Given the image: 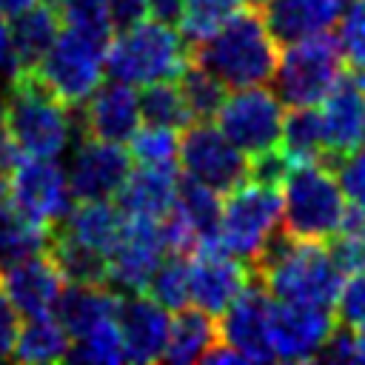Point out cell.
Segmentation results:
<instances>
[{"label": "cell", "mask_w": 365, "mask_h": 365, "mask_svg": "<svg viewBox=\"0 0 365 365\" xmlns=\"http://www.w3.org/2000/svg\"><path fill=\"white\" fill-rule=\"evenodd\" d=\"M254 271L259 274V285L271 299L331 311L348 277L328 242L294 240L282 231L265 245L254 262Z\"/></svg>", "instance_id": "cell-1"}, {"label": "cell", "mask_w": 365, "mask_h": 365, "mask_svg": "<svg viewBox=\"0 0 365 365\" xmlns=\"http://www.w3.org/2000/svg\"><path fill=\"white\" fill-rule=\"evenodd\" d=\"M191 60L208 68L225 88L265 86L279 60V43L259 9L242 6L211 37L191 46Z\"/></svg>", "instance_id": "cell-2"}, {"label": "cell", "mask_w": 365, "mask_h": 365, "mask_svg": "<svg viewBox=\"0 0 365 365\" xmlns=\"http://www.w3.org/2000/svg\"><path fill=\"white\" fill-rule=\"evenodd\" d=\"M282 197V234L294 240L331 242L351 208L328 160L291 163L279 182Z\"/></svg>", "instance_id": "cell-3"}, {"label": "cell", "mask_w": 365, "mask_h": 365, "mask_svg": "<svg viewBox=\"0 0 365 365\" xmlns=\"http://www.w3.org/2000/svg\"><path fill=\"white\" fill-rule=\"evenodd\" d=\"M3 125L17 140L26 157L57 160L71 140L74 120L68 106L54 97L34 68H17L9 80V97L3 103Z\"/></svg>", "instance_id": "cell-4"}, {"label": "cell", "mask_w": 365, "mask_h": 365, "mask_svg": "<svg viewBox=\"0 0 365 365\" xmlns=\"http://www.w3.org/2000/svg\"><path fill=\"white\" fill-rule=\"evenodd\" d=\"M188 63V40L163 20H143L125 31H117L106 46V68L111 80L128 86L177 80Z\"/></svg>", "instance_id": "cell-5"}, {"label": "cell", "mask_w": 365, "mask_h": 365, "mask_svg": "<svg viewBox=\"0 0 365 365\" xmlns=\"http://www.w3.org/2000/svg\"><path fill=\"white\" fill-rule=\"evenodd\" d=\"M279 231H282V197L277 185L242 180L225 194L220 205L217 242L228 254L240 257L254 268L265 245Z\"/></svg>", "instance_id": "cell-6"}, {"label": "cell", "mask_w": 365, "mask_h": 365, "mask_svg": "<svg viewBox=\"0 0 365 365\" xmlns=\"http://www.w3.org/2000/svg\"><path fill=\"white\" fill-rule=\"evenodd\" d=\"M345 71V57L336 34L322 31L285 43L274 68V94L285 108L319 106V100L334 88Z\"/></svg>", "instance_id": "cell-7"}, {"label": "cell", "mask_w": 365, "mask_h": 365, "mask_svg": "<svg viewBox=\"0 0 365 365\" xmlns=\"http://www.w3.org/2000/svg\"><path fill=\"white\" fill-rule=\"evenodd\" d=\"M106 46L108 40L88 37L74 29H63L43 60L34 66L40 83L60 97L68 108L88 100V94L103 83L106 74Z\"/></svg>", "instance_id": "cell-8"}, {"label": "cell", "mask_w": 365, "mask_h": 365, "mask_svg": "<svg viewBox=\"0 0 365 365\" xmlns=\"http://www.w3.org/2000/svg\"><path fill=\"white\" fill-rule=\"evenodd\" d=\"M282 117H285V106L274 94V88L245 86V88H228L214 120L220 131L240 151L254 157L259 151L279 145Z\"/></svg>", "instance_id": "cell-9"}, {"label": "cell", "mask_w": 365, "mask_h": 365, "mask_svg": "<svg viewBox=\"0 0 365 365\" xmlns=\"http://www.w3.org/2000/svg\"><path fill=\"white\" fill-rule=\"evenodd\" d=\"M177 160L185 177L214 188L217 194H228L234 185L248 180V154L240 151L211 120H197L182 128Z\"/></svg>", "instance_id": "cell-10"}, {"label": "cell", "mask_w": 365, "mask_h": 365, "mask_svg": "<svg viewBox=\"0 0 365 365\" xmlns=\"http://www.w3.org/2000/svg\"><path fill=\"white\" fill-rule=\"evenodd\" d=\"M254 279V268L228 254L217 240L200 242L188 259V297L197 308L220 317Z\"/></svg>", "instance_id": "cell-11"}, {"label": "cell", "mask_w": 365, "mask_h": 365, "mask_svg": "<svg viewBox=\"0 0 365 365\" xmlns=\"http://www.w3.org/2000/svg\"><path fill=\"white\" fill-rule=\"evenodd\" d=\"M11 205L43 225H60L74 205L68 174L51 157H23L20 165L6 177Z\"/></svg>", "instance_id": "cell-12"}, {"label": "cell", "mask_w": 365, "mask_h": 365, "mask_svg": "<svg viewBox=\"0 0 365 365\" xmlns=\"http://www.w3.org/2000/svg\"><path fill=\"white\" fill-rule=\"evenodd\" d=\"M271 302L268 291L251 279L217 317V342L228 345L242 362H271Z\"/></svg>", "instance_id": "cell-13"}, {"label": "cell", "mask_w": 365, "mask_h": 365, "mask_svg": "<svg viewBox=\"0 0 365 365\" xmlns=\"http://www.w3.org/2000/svg\"><path fill=\"white\" fill-rule=\"evenodd\" d=\"M336 325L331 308L271 302V351L279 362H311L319 359L325 339Z\"/></svg>", "instance_id": "cell-14"}, {"label": "cell", "mask_w": 365, "mask_h": 365, "mask_svg": "<svg viewBox=\"0 0 365 365\" xmlns=\"http://www.w3.org/2000/svg\"><path fill=\"white\" fill-rule=\"evenodd\" d=\"M165 257L160 220L125 217L117 242L108 251V282L128 294H143L148 277Z\"/></svg>", "instance_id": "cell-15"}, {"label": "cell", "mask_w": 365, "mask_h": 365, "mask_svg": "<svg viewBox=\"0 0 365 365\" xmlns=\"http://www.w3.org/2000/svg\"><path fill=\"white\" fill-rule=\"evenodd\" d=\"M131 171V154L123 143L97 137L80 140L68 165V188L74 200H111Z\"/></svg>", "instance_id": "cell-16"}, {"label": "cell", "mask_w": 365, "mask_h": 365, "mask_svg": "<svg viewBox=\"0 0 365 365\" xmlns=\"http://www.w3.org/2000/svg\"><path fill=\"white\" fill-rule=\"evenodd\" d=\"M317 111L325 137V160H336L359 148L365 123V74L345 66L334 88L319 100Z\"/></svg>", "instance_id": "cell-17"}, {"label": "cell", "mask_w": 365, "mask_h": 365, "mask_svg": "<svg viewBox=\"0 0 365 365\" xmlns=\"http://www.w3.org/2000/svg\"><path fill=\"white\" fill-rule=\"evenodd\" d=\"M83 114H80V128L86 137H97V140H108V143H128L131 134L143 125L140 117V94L134 91V86L111 80V83H100L88 100L80 103Z\"/></svg>", "instance_id": "cell-18"}, {"label": "cell", "mask_w": 365, "mask_h": 365, "mask_svg": "<svg viewBox=\"0 0 365 365\" xmlns=\"http://www.w3.org/2000/svg\"><path fill=\"white\" fill-rule=\"evenodd\" d=\"M63 285L66 282L46 251L0 268V288L11 299V305L20 311V317L54 314Z\"/></svg>", "instance_id": "cell-19"}, {"label": "cell", "mask_w": 365, "mask_h": 365, "mask_svg": "<svg viewBox=\"0 0 365 365\" xmlns=\"http://www.w3.org/2000/svg\"><path fill=\"white\" fill-rule=\"evenodd\" d=\"M168 311L154 302L148 294L120 297L117 305V328L123 336V354L131 362H154L163 359L168 342Z\"/></svg>", "instance_id": "cell-20"}, {"label": "cell", "mask_w": 365, "mask_h": 365, "mask_svg": "<svg viewBox=\"0 0 365 365\" xmlns=\"http://www.w3.org/2000/svg\"><path fill=\"white\" fill-rule=\"evenodd\" d=\"M351 0H268L259 11L279 46L334 31Z\"/></svg>", "instance_id": "cell-21"}, {"label": "cell", "mask_w": 365, "mask_h": 365, "mask_svg": "<svg viewBox=\"0 0 365 365\" xmlns=\"http://www.w3.org/2000/svg\"><path fill=\"white\" fill-rule=\"evenodd\" d=\"M177 185H180L177 163H168V165L137 163V168L128 171L125 182L114 194L117 197V208L123 211V217L163 220L174 205Z\"/></svg>", "instance_id": "cell-22"}, {"label": "cell", "mask_w": 365, "mask_h": 365, "mask_svg": "<svg viewBox=\"0 0 365 365\" xmlns=\"http://www.w3.org/2000/svg\"><path fill=\"white\" fill-rule=\"evenodd\" d=\"M117 305H120V297L114 291H108V285H74V282H66L63 294H60V299L54 305V317L68 331V336L77 339L86 331H91L94 325H100L106 319H114L117 317Z\"/></svg>", "instance_id": "cell-23"}, {"label": "cell", "mask_w": 365, "mask_h": 365, "mask_svg": "<svg viewBox=\"0 0 365 365\" xmlns=\"http://www.w3.org/2000/svg\"><path fill=\"white\" fill-rule=\"evenodd\" d=\"M123 211L108 200H74V205L60 222V231L108 257L111 245L123 231Z\"/></svg>", "instance_id": "cell-24"}, {"label": "cell", "mask_w": 365, "mask_h": 365, "mask_svg": "<svg viewBox=\"0 0 365 365\" xmlns=\"http://www.w3.org/2000/svg\"><path fill=\"white\" fill-rule=\"evenodd\" d=\"M177 317L168 322V342L163 359L174 365L202 362V356L217 345V317L205 314L202 308H180Z\"/></svg>", "instance_id": "cell-25"}, {"label": "cell", "mask_w": 365, "mask_h": 365, "mask_svg": "<svg viewBox=\"0 0 365 365\" xmlns=\"http://www.w3.org/2000/svg\"><path fill=\"white\" fill-rule=\"evenodd\" d=\"M46 254L54 262V268L60 271L63 282H74V285H108V257L103 251H94V248L77 242L74 237H68L57 225L51 231V240L46 245Z\"/></svg>", "instance_id": "cell-26"}, {"label": "cell", "mask_w": 365, "mask_h": 365, "mask_svg": "<svg viewBox=\"0 0 365 365\" xmlns=\"http://www.w3.org/2000/svg\"><path fill=\"white\" fill-rule=\"evenodd\" d=\"M11 20H14L11 37H14L17 63H20V68H34L60 34V14L51 3L40 0Z\"/></svg>", "instance_id": "cell-27"}, {"label": "cell", "mask_w": 365, "mask_h": 365, "mask_svg": "<svg viewBox=\"0 0 365 365\" xmlns=\"http://www.w3.org/2000/svg\"><path fill=\"white\" fill-rule=\"evenodd\" d=\"M29 322L20 325L11 359L17 362H60L68 359V348H71V336L68 331L60 325V319L54 314H43V317H26Z\"/></svg>", "instance_id": "cell-28"}, {"label": "cell", "mask_w": 365, "mask_h": 365, "mask_svg": "<svg viewBox=\"0 0 365 365\" xmlns=\"http://www.w3.org/2000/svg\"><path fill=\"white\" fill-rule=\"evenodd\" d=\"M51 231V225L31 220L17 205L0 202V268L46 251Z\"/></svg>", "instance_id": "cell-29"}, {"label": "cell", "mask_w": 365, "mask_h": 365, "mask_svg": "<svg viewBox=\"0 0 365 365\" xmlns=\"http://www.w3.org/2000/svg\"><path fill=\"white\" fill-rule=\"evenodd\" d=\"M279 148L291 163L325 160V137H322L317 106H299V108L285 111L282 131H279Z\"/></svg>", "instance_id": "cell-30"}, {"label": "cell", "mask_w": 365, "mask_h": 365, "mask_svg": "<svg viewBox=\"0 0 365 365\" xmlns=\"http://www.w3.org/2000/svg\"><path fill=\"white\" fill-rule=\"evenodd\" d=\"M220 194L185 174H180V185H177V197H174V208L182 214V220L191 225L197 245L217 240V222H220Z\"/></svg>", "instance_id": "cell-31"}, {"label": "cell", "mask_w": 365, "mask_h": 365, "mask_svg": "<svg viewBox=\"0 0 365 365\" xmlns=\"http://www.w3.org/2000/svg\"><path fill=\"white\" fill-rule=\"evenodd\" d=\"M140 117L143 123L151 125H165V128H177L182 131L191 120L185 100L180 94L177 80H160V83H148L140 91Z\"/></svg>", "instance_id": "cell-32"}, {"label": "cell", "mask_w": 365, "mask_h": 365, "mask_svg": "<svg viewBox=\"0 0 365 365\" xmlns=\"http://www.w3.org/2000/svg\"><path fill=\"white\" fill-rule=\"evenodd\" d=\"M177 80H180V94L185 100V108H188L191 120H214L225 94H228V88L208 68H202L194 60L182 68V74Z\"/></svg>", "instance_id": "cell-33"}, {"label": "cell", "mask_w": 365, "mask_h": 365, "mask_svg": "<svg viewBox=\"0 0 365 365\" xmlns=\"http://www.w3.org/2000/svg\"><path fill=\"white\" fill-rule=\"evenodd\" d=\"M154 302H160L165 311H180L191 305L188 297V259L185 254H165L154 274L145 282V291Z\"/></svg>", "instance_id": "cell-34"}, {"label": "cell", "mask_w": 365, "mask_h": 365, "mask_svg": "<svg viewBox=\"0 0 365 365\" xmlns=\"http://www.w3.org/2000/svg\"><path fill=\"white\" fill-rule=\"evenodd\" d=\"M242 6L245 0H185L182 14L177 20L180 34L188 40V46H197L211 37L222 23H228Z\"/></svg>", "instance_id": "cell-35"}, {"label": "cell", "mask_w": 365, "mask_h": 365, "mask_svg": "<svg viewBox=\"0 0 365 365\" xmlns=\"http://www.w3.org/2000/svg\"><path fill=\"white\" fill-rule=\"evenodd\" d=\"M68 359L77 362H100V365H114L123 362V336L117 328V317L106 319L100 325H94L91 331H86L83 336H77L68 348Z\"/></svg>", "instance_id": "cell-36"}, {"label": "cell", "mask_w": 365, "mask_h": 365, "mask_svg": "<svg viewBox=\"0 0 365 365\" xmlns=\"http://www.w3.org/2000/svg\"><path fill=\"white\" fill-rule=\"evenodd\" d=\"M131 163H145V165H168L177 163V151H180V134L177 128H165V125H140L131 140L125 143Z\"/></svg>", "instance_id": "cell-37"}, {"label": "cell", "mask_w": 365, "mask_h": 365, "mask_svg": "<svg viewBox=\"0 0 365 365\" xmlns=\"http://www.w3.org/2000/svg\"><path fill=\"white\" fill-rule=\"evenodd\" d=\"M54 9L63 29H74L100 40H111L114 34L108 20V0H57Z\"/></svg>", "instance_id": "cell-38"}, {"label": "cell", "mask_w": 365, "mask_h": 365, "mask_svg": "<svg viewBox=\"0 0 365 365\" xmlns=\"http://www.w3.org/2000/svg\"><path fill=\"white\" fill-rule=\"evenodd\" d=\"M336 29H339L336 40H339L345 66L365 74V3L362 0H351L345 14L339 17Z\"/></svg>", "instance_id": "cell-39"}, {"label": "cell", "mask_w": 365, "mask_h": 365, "mask_svg": "<svg viewBox=\"0 0 365 365\" xmlns=\"http://www.w3.org/2000/svg\"><path fill=\"white\" fill-rule=\"evenodd\" d=\"M328 245H331L336 262L345 268V274L365 271V217L351 211L342 231Z\"/></svg>", "instance_id": "cell-40"}, {"label": "cell", "mask_w": 365, "mask_h": 365, "mask_svg": "<svg viewBox=\"0 0 365 365\" xmlns=\"http://www.w3.org/2000/svg\"><path fill=\"white\" fill-rule=\"evenodd\" d=\"M334 174L339 180V188L348 200V208L359 217H365V148H354L334 163Z\"/></svg>", "instance_id": "cell-41"}, {"label": "cell", "mask_w": 365, "mask_h": 365, "mask_svg": "<svg viewBox=\"0 0 365 365\" xmlns=\"http://www.w3.org/2000/svg\"><path fill=\"white\" fill-rule=\"evenodd\" d=\"M334 314H336V322H342L351 331L365 328V271H354L345 277Z\"/></svg>", "instance_id": "cell-42"}, {"label": "cell", "mask_w": 365, "mask_h": 365, "mask_svg": "<svg viewBox=\"0 0 365 365\" xmlns=\"http://www.w3.org/2000/svg\"><path fill=\"white\" fill-rule=\"evenodd\" d=\"M288 168H291V160L282 154L279 145L248 157V180L265 182V185H277L279 188V182H282V177H285Z\"/></svg>", "instance_id": "cell-43"}, {"label": "cell", "mask_w": 365, "mask_h": 365, "mask_svg": "<svg viewBox=\"0 0 365 365\" xmlns=\"http://www.w3.org/2000/svg\"><path fill=\"white\" fill-rule=\"evenodd\" d=\"M148 17V0H108L111 31H125Z\"/></svg>", "instance_id": "cell-44"}, {"label": "cell", "mask_w": 365, "mask_h": 365, "mask_svg": "<svg viewBox=\"0 0 365 365\" xmlns=\"http://www.w3.org/2000/svg\"><path fill=\"white\" fill-rule=\"evenodd\" d=\"M17 334H20V311L0 288V356H11Z\"/></svg>", "instance_id": "cell-45"}, {"label": "cell", "mask_w": 365, "mask_h": 365, "mask_svg": "<svg viewBox=\"0 0 365 365\" xmlns=\"http://www.w3.org/2000/svg\"><path fill=\"white\" fill-rule=\"evenodd\" d=\"M17 68H20V63H17V51H14L11 26L6 23V17H0V77L11 80Z\"/></svg>", "instance_id": "cell-46"}, {"label": "cell", "mask_w": 365, "mask_h": 365, "mask_svg": "<svg viewBox=\"0 0 365 365\" xmlns=\"http://www.w3.org/2000/svg\"><path fill=\"white\" fill-rule=\"evenodd\" d=\"M26 154H23V148L17 145V140L9 134V128L3 125V120H0V174H11L17 165H20V160H23Z\"/></svg>", "instance_id": "cell-47"}, {"label": "cell", "mask_w": 365, "mask_h": 365, "mask_svg": "<svg viewBox=\"0 0 365 365\" xmlns=\"http://www.w3.org/2000/svg\"><path fill=\"white\" fill-rule=\"evenodd\" d=\"M182 3L185 0H148V14L154 20H163V23H177L180 14H182Z\"/></svg>", "instance_id": "cell-48"}, {"label": "cell", "mask_w": 365, "mask_h": 365, "mask_svg": "<svg viewBox=\"0 0 365 365\" xmlns=\"http://www.w3.org/2000/svg\"><path fill=\"white\" fill-rule=\"evenodd\" d=\"M34 3H40V0H0V17H17V14H23L26 9H31Z\"/></svg>", "instance_id": "cell-49"}, {"label": "cell", "mask_w": 365, "mask_h": 365, "mask_svg": "<svg viewBox=\"0 0 365 365\" xmlns=\"http://www.w3.org/2000/svg\"><path fill=\"white\" fill-rule=\"evenodd\" d=\"M354 362L365 365V328L354 331Z\"/></svg>", "instance_id": "cell-50"}, {"label": "cell", "mask_w": 365, "mask_h": 365, "mask_svg": "<svg viewBox=\"0 0 365 365\" xmlns=\"http://www.w3.org/2000/svg\"><path fill=\"white\" fill-rule=\"evenodd\" d=\"M9 197V182H6V174H0V202H6Z\"/></svg>", "instance_id": "cell-51"}, {"label": "cell", "mask_w": 365, "mask_h": 365, "mask_svg": "<svg viewBox=\"0 0 365 365\" xmlns=\"http://www.w3.org/2000/svg\"><path fill=\"white\" fill-rule=\"evenodd\" d=\"M268 0H245V6H251V9H262Z\"/></svg>", "instance_id": "cell-52"}, {"label": "cell", "mask_w": 365, "mask_h": 365, "mask_svg": "<svg viewBox=\"0 0 365 365\" xmlns=\"http://www.w3.org/2000/svg\"><path fill=\"white\" fill-rule=\"evenodd\" d=\"M359 145L365 148V123H362V140H359Z\"/></svg>", "instance_id": "cell-53"}, {"label": "cell", "mask_w": 365, "mask_h": 365, "mask_svg": "<svg viewBox=\"0 0 365 365\" xmlns=\"http://www.w3.org/2000/svg\"><path fill=\"white\" fill-rule=\"evenodd\" d=\"M0 120H3V100H0Z\"/></svg>", "instance_id": "cell-54"}, {"label": "cell", "mask_w": 365, "mask_h": 365, "mask_svg": "<svg viewBox=\"0 0 365 365\" xmlns=\"http://www.w3.org/2000/svg\"><path fill=\"white\" fill-rule=\"evenodd\" d=\"M46 3H51V6H54V3H57V0H46Z\"/></svg>", "instance_id": "cell-55"}, {"label": "cell", "mask_w": 365, "mask_h": 365, "mask_svg": "<svg viewBox=\"0 0 365 365\" xmlns=\"http://www.w3.org/2000/svg\"><path fill=\"white\" fill-rule=\"evenodd\" d=\"M362 3H365V0H362Z\"/></svg>", "instance_id": "cell-56"}]
</instances>
